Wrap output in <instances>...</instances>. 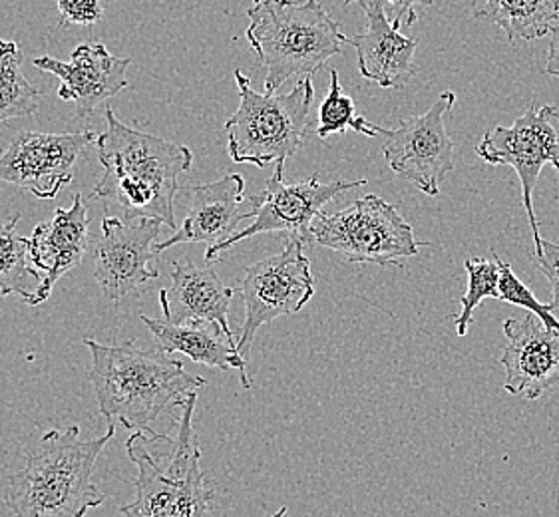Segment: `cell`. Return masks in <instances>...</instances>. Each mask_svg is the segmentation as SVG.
I'll list each match as a JSON object with an SVG mask.
<instances>
[{
  "label": "cell",
  "mask_w": 559,
  "mask_h": 517,
  "mask_svg": "<svg viewBox=\"0 0 559 517\" xmlns=\"http://www.w3.org/2000/svg\"><path fill=\"white\" fill-rule=\"evenodd\" d=\"M195 402L198 393L179 406L176 436L135 430L126 442L138 473L134 502L122 507V517H210L213 492L193 432Z\"/></svg>",
  "instance_id": "4"
},
{
  "label": "cell",
  "mask_w": 559,
  "mask_h": 517,
  "mask_svg": "<svg viewBox=\"0 0 559 517\" xmlns=\"http://www.w3.org/2000/svg\"><path fill=\"white\" fill-rule=\"evenodd\" d=\"M40 106V92L23 74L21 46L0 40V124L33 116Z\"/></svg>",
  "instance_id": "23"
},
{
  "label": "cell",
  "mask_w": 559,
  "mask_h": 517,
  "mask_svg": "<svg viewBox=\"0 0 559 517\" xmlns=\"http://www.w3.org/2000/svg\"><path fill=\"white\" fill-rule=\"evenodd\" d=\"M347 130L369 135V137L382 134L381 125L370 124L367 118L357 116L355 100L345 94L341 86V80H338V72L333 68L331 70V88L319 108L317 135L326 140L329 135L345 134Z\"/></svg>",
  "instance_id": "24"
},
{
  "label": "cell",
  "mask_w": 559,
  "mask_h": 517,
  "mask_svg": "<svg viewBox=\"0 0 559 517\" xmlns=\"http://www.w3.org/2000/svg\"><path fill=\"white\" fill-rule=\"evenodd\" d=\"M84 345L92 354L90 383L108 426L120 422L126 430L152 432L157 418L205 386L203 376L190 374L168 352L140 349L134 342L102 345L92 338Z\"/></svg>",
  "instance_id": "2"
},
{
  "label": "cell",
  "mask_w": 559,
  "mask_h": 517,
  "mask_svg": "<svg viewBox=\"0 0 559 517\" xmlns=\"http://www.w3.org/2000/svg\"><path fill=\"white\" fill-rule=\"evenodd\" d=\"M530 258L537 269L546 275V279L554 289V299L549 303V311L559 318V245L542 239V251L532 253Z\"/></svg>",
  "instance_id": "28"
},
{
  "label": "cell",
  "mask_w": 559,
  "mask_h": 517,
  "mask_svg": "<svg viewBox=\"0 0 559 517\" xmlns=\"http://www.w3.org/2000/svg\"><path fill=\"white\" fill-rule=\"evenodd\" d=\"M285 164H275V173L267 181L265 190L249 197L253 224L237 231L224 243H217L205 251V261L213 263L224 257L225 251L246 241L249 237L261 233H289V237H302L305 241H313L311 226L317 215L323 214V207L333 202L338 193L353 188L367 185V180L357 181H321L319 173H313L307 181L287 185L283 181Z\"/></svg>",
  "instance_id": "9"
},
{
  "label": "cell",
  "mask_w": 559,
  "mask_h": 517,
  "mask_svg": "<svg viewBox=\"0 0 559 517\" xmlns=\"http://www.w3.org/2000/svg\"><path fill=\"white\" fill-rule=\"evenodd\" d=\"M493 257L498 261V269H500L498 289H500V297H502L503 303L524 306L530 313H534L544 325L549 326V328H559V318L549 311V304L539 303L536 294L530 291V287L520 281V277L515 275L508 263H503L500 255L493 253Z\"/></svg>",
  "instance_id": "26"
},
{
  "label": "cell",
  "mask_w": 559,
  "mask_h": 517,
  "mask_svg": "<svg viewBox=\"0 0 559 517\" xmlns=\"http://www.w3.org/2000/svg\"><path fill=\"white\" fill-rule=\"evenodd\" d=\"M62 26H90L100 23L110 0H57Z\"/></svg>",
  "instance_id": "27"
},
{
  "label": "cell",
  "mask_w": 559,
  "mask_h": 517,
  "mask_svg": "<svg viewBox=\"0 0 559 517\" xmlns=\"http://www.w3.org/2000/svg\"><path fill=\"white\" fill-rule=\"evenodd\" d=\"M96 137L92 132H23L0 154V183L16 185L38 200H55Z\"/></svg>",
  "instance_id": "13"
},
{
  "label": "cell",
  "mask_w": 559,
  "mask_h": 517,
  "mask_svg": "<svg viewBox=\"0 0 559 517\" xmlns=\"http://www.w3.org/2000/svg\"><path fill=\"white\" fill-rule=\"evenodd\" d=\"M88 207L82 193L74 195L70 207H60L50 221L34 227L28 237V253L34 267L43 270V285L26 304H40L50 299L52 289L68 270L79 267L88 249Z\"/></svg>",
  "instance_id": "18"
},
{
  "label": "cell",
  "mask_w": 559,
  "mask_h": 517,
  "mask_svg": "<svg viewBox=\"0 0 559 517\" xmlns=\"http://www.w3.org/2000/svg\"><path fill=\"white\" fill-rule=\"evenodd\" d=\"M114 434L108 426L100 438L82 442L79 426L46 430L26 448L23 470L9 478L4 506L14 517H84L100 507L106 497L92 470Z\"/></svg>",
  "instance_id": "3"
},
{
  "label": "cell",
  "mask_w": 559,
  "mask_h": 517,
  "mask_svg": "<svg viewBox=\"0 0 559 517\" xmlns=\"http://www.w3.org/2000/svg\"><path fill=\"white\" fill-rule=\"evenodd\" d=\"M551 40H549L548 62H546V74L559 79V23L551 28Z\"/></svg>",
  "instance_id": "30"
},
{
  "label": "cell",
  "mask_w": 559,
  "mask_h": 517,
  "mask_svg": "<svg viewBox=\"0 0 559 517\" xmlns=\"http://www.w3.org/2000/svg\"><path fill=\"white\" fill-rule=\"evenodd\" d=\"M360 0H345V7L348 4H355ZM384 2H391L396 7V16L403 19L406 26H413L418 21V14H416V7H432L437 0H384Z\"/></svg>",
  "instance_id": "29"
},
{
  "label": "cell",
  "mask_w": 559,
  "mask_h": 517,
  "mask_svg": "<svg viewBox=\"0 0 559 517\" xmlns=\"http://www.w3.org/2000/svg\"><path fill=\"white\" fill-rule=\"evenodd\" d=\"M239 106L225 122L227 152L237 164H285L293 158L307 137L311 106L314 100L313 79H301L289 94L253 91L241 70H236Z\"/></svg>",
  "instance_id": "6"
},
{
  "label": "cell",
  "mask_w": 559,
  "mask_h": 517,
  "mask_svg": "<svg viewBox=\"0 0 559 517\" xmlns=\"http://www.w3.org/2000/svg\"><path fill=\"white\" fill-rule=\"evenodd\" d=\"M188 192L191 200L188 215L174 236L154 245L157 255L183 243H205L213 248L237 233L241 221L253 219L251 209L247 214L241 212L246 180L239 173H227L222 180L193 185Z\"/></svg>",
  "instance_id": "17"
},
{
  "label": "cell",
  "mask_w": 559,
  "mask_h": 517,
  "mask_svg": "<svg viewBox=\"0 0 559 517\" xmlns=\"http://www.w3.org/2000/svg\"><path fill=\"white\" fill-rule=\"evenodd\" d=\"M106 122L108 130L96 137L104 173L92 200L122 205L126 219L150 217L176 227L174 202L179 176L193 166L190 147L128 128L112 108L106 110Z\"/></svg>",
  "instance_id": "1"
},
{
  "label": "cell",
  "mask_w": 559,
  "mask_h": 517,
  "mask_svg": "<svg viewBox=\"0 0 559 517\" xmlns=\"http://www.w3.org/2000/svg\"><path fill=\"white\" fill-rule=\"evenodd\" d=\"M358 7L367 14V31L348 38V45L357 50V68L360 76L379 84L381 88L403 91L414 79L418 68L414 64V52L418 40L404 36L408 28L403 19L389 21L384 0H360Z\"/></svg>",
  "instance_id": "16"
},
{
  "label": "cell",
  "mask_w": 559,
  "mask_h": 517,
  "mask_svg": "<svg viewBox=\"0 0 559 517\" xmlns=\"http://www.w3.org/2000/svg\"><path fill=\"white\" fill-rule=\"evenodd\" d=\"M556 169H558V171H559V158H558V166H556Z\"/></svg>",
  "instance_id": "32"
},
{
  "label": "cell",
  "mask_w": 559,
  "mask_h": 517,
  "mask_svg": "<svg viewBox=\"0 0 559 517\" xmlns=\"http://www.w3.org/2000/svg\"><path fill=\"white\" fill-rule=\"evenodd\" d=\"M336 517H343V516H336Z\"/></svg>",
  "instance_id": "33"
},
{
  "label": "cell",
  "mask_w": 559,
  "mask_h": 517,
  "mask_svg": "<svg viewBox=\"0 0 559 517\" xmlns=\"http://www.w3.org/2000/svg\"><path fill=\"white\" fill-rule=\"evenodd\" d=\"M558 108L536 106L515 120L514 125H496L492 132L481 137L476 154L490 166H510L515 169L522 183V197L526 207L530 227L534 233V253L542 251L539 224L534 214V190L542 168L551 164L558 166L559 158Z\"/></svg>",
  "instance_id": "10"
},
{
  "label": "cell",
  "mask_w": 559,
  "mask_h": 517,
  "mask_svg": "<svg viewBox=\"0 0 559 517\" xmlns=\"http://www.w3.org/2000/svg\"><path fill=\"white\" fill-rule=\"evenodd\" d=\"M474 16L500 26L510 43H530L559 23V0H486Z\"/></svg>",
  "instance_id": "21"
},
{
  "label": "cell",
  "mask_w": 559,
  "mask_h": 517,
  "mask_svg": "<svg viewBox=\"0 0 559 517\" xmlns=\"http://www.w3.org/2000/svg\"><path fill=\"white\" fill-rule=\"evenodd\" d=\"M144 325L154 335L157 350L168 354H183L188 359L215 366L222 371H239L243 388H251V381L247 376V359L237 350V340L225 335L224 328L213 321H191L183 325H174L169 321H159L152 316L142 315Z\"/></svg>",
  "instance_id": "20"
},
{
  "label": "cell",
  "mask_w": 559,
  "mask_h": 517,
  "mask_svg": "<svg viewBox=\"0 0 559 517\" xmlns=\"http://www.w3.org/2000/svg\"><path fill=\"white\" fill-rule=\"evenodd\" d=\"M246 36L265 68V92L292 79H307L343 52L348 38L321 0H253Z\"/></svg>",
  "instance_id": "5"
},
{
  "label": "cell",
  "mask_w": 559,
  "mask_h": 517,
  "mask_svg": "<svg viewBox=\"0 0 559 517\" xmlns=\"http://www.w3.org/2000/svg\"><path fill=\"white\" fill-rule=\"evenodd\" d=\"M313 241L333 249L348 263H374L379 267L404 269V258L416 257L420 248L413 227L404 221L396 205L379 195H365L347 209L319 214L311 226Z\"/></svg>",
  "instance_id": "7"
},
{
  "label": "cell",
  "mask_w": 559,
  "mask_h": 517,
  "mask_svg": "<svg viewBox=\"0 0 559 517\" xmlns=\"http://www.w3.org/2000/svg\"><path fill=\"white\" fill-rule=\"evenodd\" d=\"M34 67L60 80L58 98L72 101L79 118L86 120L102 101L110 100L128 88L130 58L112 57L102 43L76 46L68 62L52 57L36 58Z\"/></svg>",
  "instance_id": "15"
},
{
  "label": "cell",
  "mask_w": 559,
  "mask_h": 517,
  "mask_svg": "<svg viewBox=\"0 0 559 517\" xmlns=\"http://www.w3.org/2000/svg\"><path fill=\"white\" fill-rule=\"evenodd\" d=\"M309 241L289 237L285 249L247 267L241 281L246 323L237 340L239 354L247 359L259 328L281 316L297 315L314 297L311 261L305 255Z\"/></svg>",
  "instance_id": "8"
},
{
  "label": "cell",
  "mask_w": 559,
  "mask_h": 517,
  "mask_svg": "<svg viewBox=\"0 0 559 517\" xmlns=\"http://www.w3.org/2000/svg\"><path fill=\"white\" fill-rule=\"evenodd\" d=\"M454 101V92H442L428 112L401 120L394 130L382 128V154L392 171L430 197H437L440 183L454 168V144L444 125Z\"/></svg>",
  "instance_id": "12"
},
{
  "label": "cell",
  "mask_w": 559,
  "mask_h": 517,
  "mask_svg": "<svg viewBox=\"0 0 559 517\" xmlns=\"http://www.w3.org/2000/svg\"><path fill=\"white\" fill-rule=\"evenodd\" d=\"M169 275L171 287L159 291V304L166 321L174 325L213 321L224 328L227 337L236 340L227 321L236 291L224 285L215 270L198 267L191 261H178L171 265Z\"/></svg>",
  "instance_id": "19"
},
{
  "label": "cell",
  "mask_w": 559,
  "mask_h": 517,
  "mask_svg": "<svg viewBox=\"0 0 559 517\" xmlns=\"http://www.w3.org/2000/svg\"><path fill=\"white\" fill-rule=\"evenodd\" d=\"M19 221L21 214L0 221V294H19L28 303L43 285V275L33 269L28 237L16 236Z\"/></svg>",
  "instance_id": "22"
},
{
  "label": "cell",
  "mask_w": 559,
  "mask_h": 517,
  "mask_svg": "<svg viewBox=\"0 0 559 517\" xmlns=\"http://www.w3.org/2000/svg\"><path fill=\"white\" fill-rule=\"evenodd\" d=\"M508 347L500 364L506 369L503 390L527 400L559 384V328L544 325L534 313L503 323Z\"/></svg>",
  "instance_id": "14"
},
{
  "label": "cell",
  "mask_w": 559,
  "mask_h": 517,
  "mask_svg": "<svg viewBox=\"0 0 559 517\" xmlns=\"http://www.w3.org/2000/svg\"><path fill=\"white\" fill-rule=\"evenodd\" d=\"M464 267L468 270V291L464 297H460L462 311L454 316V326L459 337H464L468 333V326L474 323V311L480 306L484 299H500V269L496 257H466Z\"/></svg>",
  "instance_id": "25"
},
{
  "label": "cell",
  "mask_w": 559,
  "mask_h": 517,
  "mask_svg": "<svg viewBox=\"0 0 559 517\" xmlns=\"http://www.w3.org/2000/svg\"><path fill=\"white\" fill-rule=\"evenodd\" d=\"M273 517H287V507H281L280 512Z\"/></svg>",
  "instance_id": "31"
},
{
  "label": "cell",
  "mask_w": 559,
  "mask_h": 517,
  "mask_svg": "<svg viewBox=\"0 0 559 517\" xmlns=\"http://www.w3.org/2000/svg\"><path fill=\"white\" fill-rule=\"evenodd\" d=\"M162 221L140 217H104L102 237L94 243V277L104 297L114 304L138 297L147 282L159 277L154 249Z\"/></svg>",
  "instance_id": "11"
}]
</instances>
